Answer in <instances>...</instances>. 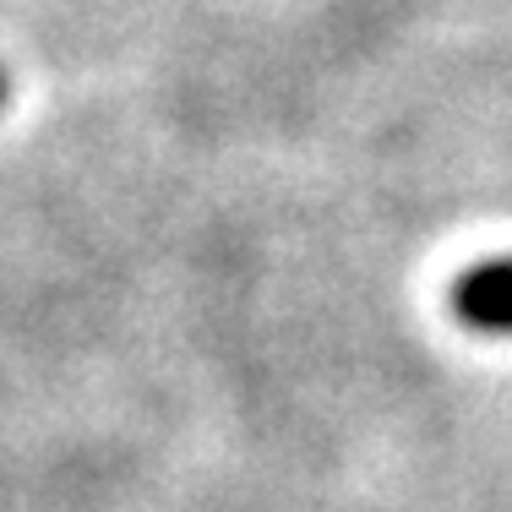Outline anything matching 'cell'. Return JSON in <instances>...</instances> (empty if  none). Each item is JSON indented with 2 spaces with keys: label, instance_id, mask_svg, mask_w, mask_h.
Returning a JSON list of instances; mask_svg holds the SVG:
<instances>
[{
  "label": "cell",
  "instance_id": "1",
  "mask_svg": "<svg viewBox=\"0 0 512 512\" xmlns=\"http://www.w3.org/2000/svg\"><path fill=\"white\" fill-rule=\"evenodd\" d=\"M453 306L480 333H512V262L469 267L453 289Z\"/></svg>",
  "mask_w": 512,
  "mask_h": 512
},
{
  "label": "cell",
  "instance_id": "2",
  "mask_svg": "<svg viewBox=\"0 0 512 512\" xmlns=\"http://www.w3.org/2000/svg\"><path fill=\"white\" fill-rule=\"evenodd\" d=\"M0 99H6V77H0Z\"/></svg>",
  "mask_w": 512,
  "mask_h": 512
}]
</instances>
